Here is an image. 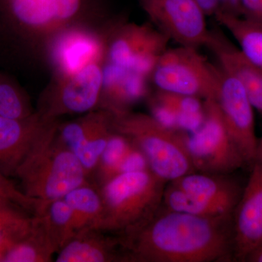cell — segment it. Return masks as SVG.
I'll return each mask as SVG.
<instances>
[{"label":"cell","mask_w":262,"mask_h":262,"mask_svg":"<svg viewBox=\"0 0 262 262\" xmlns=\"http://www.w3.org/2000/svg\"><path fill=\"white\" fill-rule=\"evenodd\" d=\"M111 0H0V65L46 66L48 48L71 27H101L114 15Z\"/></svg>","instance_id":"1"},{"label":"cell","mask_w":262,"mask_h":262,"mask_svg":"<svg viewBox=\"0 0 262 262\" xmlns=\"http://www.w3.org/2000/svg\"><path fill=\"white\" fill-rule=\"evenodd\" d=\"M120 236L130 262L234 261L232 217L196 216L161 206L144 225Z\"/></svg>","instance_id":"2"},{"label":"cell","mask_w":262,"mask_h":262,"mask_svg":"<svg viewBox=\"0 0 262 262\" xmlns=\"http://www.w3.org/2000/svg\"><path fill=\"white\" fill-rule=\"evenodd\" d=\"M166 182L150 170L119 174L100 187L103 204L101 230L125 235L158 211Z\"/></svg>","instance_id":"3"},{"label":"cell","mask_w":262,"mask_h":262,"mask_svg":"<svg viewBox=\"0 0 262 262\" xmlns=\"http://www.w3.org/2000/svg\"><path fill=\"white\" fill-rule=\"evenodd\" d=\"M57 127L15 173L21 190L37 201L64 198L75 188L91 182L80 160L60 139Z\"/></svg>","instance_id":"4"},{"label":"cell","mask_w":262,"mask_h":262,"mask_svg":"<svg viewBox=\"0 0 262 262\" xmlns=\"http://www.w3.org/2000/svg\"><path fill=\"white\" fill-rule=\"evenodd\" d=\"M114 130L125 136L145 155L149 169L166 182L195 172L188 154L186 131L170 128L150 114H113Z\"/></svg>","instance_id":"5"},{"label":"cell","mask_w":262,"mask_h":262,"mask_svg":"<svg viewBox=\"0 0 262 262\" xmlns=\"http://www.w3.org/2000/svg\"><path fill=\"white\" fill-rule=\"evenodd\" d=\"M106 61L149 79L170 39L150 22L136 24L114 15L103 25Z\"/></svg>","instance_id":"6"},{"label":"cell","mask_w":262,"mask_h":262,"mask_svg":"<svg viewBox=\"0 0 262 262\" xmlns=\"http://www.w3.org/2000/svg\"><path fill=\"white\" fill-rule=\"evenodd\" d=\"M221 75L198 48L179 46L167 48L149 79L157 90L192 96L206 101L218 99Z\"/></svg>","instance_id":"7"},{"label":"cell","mask_w":262,"mask_h":262,"mask_svg":"<svg viewBox=\"0 0 262 262\" xmlns=\"http://www.w3.org/2000/svg\"><path fill=\"white\" fill-rule=\"evenodd\" d=\"M204 108L203 125L194 132H187L186 137L188 154L194 170L231 174L247 167L226 129L217 100H206Z\"/></svg>","instance_id":"8"},{"label":"cell","mask_w":262,"mask_h":262,"mask_svg":"<svg viewBox=\"0 0 262 262\" xmlns=\"http://www.w3.org/2000/svg\"><path fill=\"white\" fill-rule=\"evenodd\" d=\"M103 63H92L72 75L52 77L39 97L36 112L56 121L65 115H84L98 108Z\"/></svg>","instance_id":"9"},{"label":"cell","mask_w":262,"mask_h":262,"mask_svg":"<svg viewBox=\"0 0 262 262\" xmlns=\"http://www.w3.org/2000/svg\"><path fill=\"white\" fill-rule=\"evenodd\" d=\"M149 22L179 46L206 47V15L194 0H138Z\"/></svg>","instance_id":"10"},{"label":"cell","mask_w":262,"mask_h":262,"mask_svg":"<svg viewBox=\"0 0 262 262\" xmlns=\"http://www.w3.org/2000/svg\"><path fill=\"white\" fill-rule=\"evenodd\" d=\"M103 27L79 26L58 34L46 55V66L51 70L52 77L72 75L92 63H104L106 44Z\"/></svg>","instance_id":"11"},{"label":"cell","mask_w":262,"mask_h":262,"mask_svg":"<svg viewBox=\"0 0 262 262\" xmlns=\"http://www.w3.org/2000/svg\"><path fill=\"white\" fill-rule=\"evenodd\" d=\"M221 72L217 101L222 119L231 139L238 148L247 167L251 168L258 142L255 132L254 108L241 82L223 70Z\"/></svg>","instance_id":"12"},{"label":"cell","mask_w":262,"mask_h":262,"mask_svg":"<svg viewBox=\"0 0 262 262\" xmlns=\"http://www.w3.org/2000/svg\"><path fill=\"white\" fill-rule=\"evenodd\" d=\"M113 132V114L102 108L59 122L57 127V134L80 160L89 181Z\"/></svg>","instance_id":"13"},{"label":"cell","mask_w":262,"mask_h":262,"mask_svg":"<svg viewBox=\"0 0 262 262\" xmlns=\"http://www.w3.org/2000/svg\"><path fill=\"white\" fill-rule=\"evenodd\" d=\"M58 122L46 120L36 111L24 119L0 117V172L15 177L24 160L51 135Z\"/></svg>","instance_id":"14"},{"label":"cell","mask_w":262,"mask_h":262,"mask_svg":"<svg viewBox=\"0 0 262 262\" xmlns=\"http://www.w3.org/2000/svg\"><path fill=\"white\" fill-rule=\"evenodd\" d=\"M234 261L262 244V164L255 161L232 217Z\"/></svg>","instance_id":"15"},{"label":"cell","mask_w":262,"mask_h":262,"mask_svg":"<svg viewBox=\"0 0 262 262\" xmlns=\"http://www.w3.org/2000/svg\"><path fill=\"white\" fill-rule=\"evenodd\" d=\"M98 108L113 115L132 111L149 96V78L135 72L104 62Z\"/></svg>","instance_id":"16"},{"label":"cell","mask_w":262,"mask_h":262,"mask_svg":"<svg viewBox=\"0 0 262 262\" xmlns=\"http://www.w3.org/2000/svg\"><path fill=\"white\" fill-rule=\"evenodd\" d=\"M206 47L215 56L221 70L241 82L253 108L262 114V69L248 59L237 46L218 31H211Z\"/></svg>","instance_id":"17"},{"label":"cell","mask_w":262,"mask_h":262,"mask_svg":"<svg viewBox=\"0 0 262 262\" xmlns=\"http://www.w3.org/2000/svg\"><path fill=\"white\" fill-rule=\"evenodd\" d=\"M57 254L56 262H130L121 236L99 229L77 232Z\"/></svg>","instance_id":"18"},{"label":"cell","mask_w":262,"mask_h":262,"mask_svg":"<svg viewBox=\"0 0 262 262\" xmlns=\"http://www.w3.org/2000/svg\"><path fill=\"white\" fill-rule=\"evenodd\" d=\"M207 203L225 208L233 213L245 185L231 174L192 172L170 182Z\"/></svg>","instance_id":"19"},{"label":"cell","mask_w":262,"mask_h":262,"mask_svg":"<svg viewBox=\"0 0 262 262\" xmlns=\"http://www.w3.org/2000/svg\"><path fill=\"white\" fill-rule=\"evenodd\" d=\"M214 16L234 38L244 56L262 69V24L222 10Z\"/></svg>","instance_id":"20"},{"label":"cell","mask_w":262,"mask_h":262,"mask_svg":"<svg viewBox=\"0 0 262 262\" xmlns=\"http://www.w3.org/2000/svg\"><path fill=\"white\" fill-rule=\"evenodd\" d=\"M63 198L72 208L76 234L85 229H101L103 204L100 188L96 184H84L71 191Z\"/></svg>","instance_id":"21"},{"label":"cell","mask_w":262,"mask_h":262,"mask_svg":"<svg viewBox=\"0 0 262 262\" xmlns=\"http://www.w3.org/2000/svg\"><path fill=\"white\" fill-rule=\"evenodd\" d=\"M58 249L39 217L34 215L32 229L5 255L3 262H49Z\"/></svg>","instance_id":"22"},{"label":"cell","mask_w":262,"mask_h":262,"mask_svg":"<svg viewBox=\"0 0 262 262\" xmlns=\"http://www.w3.org/2000/svg\"><path fill=\"white\" fill-rule=\"evenodd\" d=\"M34 215L42 222L58 252L77 232L72 208L63 198L42 202Z\"/></svg>","instance_id":"23"},{"label":"cell","mask_w":262,"mask_h":262,"mask_svg":"<svg viewBox=\"0 0 262 262\" xmlns=\"http://www.w3.org/2000/svg\"><path fill=\"white\" fill-rule=\"evenodd\" d=\"M149 96L171 112L177 119L179 130L192 133L203 125L205 120L203 100L160 90Z\"/></svg>","instance_id":"24"},{"label":"cell","mask_w":262,"mask_h":262,"mask_svg":"<svg viewBox=\"0 0 262 262\" xmlns=\"http://www.w3.org/2000/svg\"><path fill=\"white\" fill-rule=\"evenodd\" d=\"M162 206L170 211L206 218L233 217V213L225 208L191 195L171 182L165 186Z\"/></svg>","instance_id":"25"},{"label":"cell","mask_w":262,"mask_h":262,"mask_svg":"<svg viewBox=\"0 0 262 262\" xmlns=\"http://www.w3.org/2000/svg\"><path fill=\"white\" fill-rule=\"evenodd\" d=\"M130 146V141L127 137L114 130L91 174L90 182L100 188L119 175Z\"/></svg>","instance_id":"26"},{"label":"cell","mask_w":262,"mask_h":262,"mask_svg":"<svg viewBox=\"0 0 262 262\" xmlns=\"http://www.w3.org/2000/svg\"><path fill=\"white\" fill-rule=\"evenodd\" d=\"M34 113L28 96L20 84L0 71V117L24 119Z\"/></svg>","instance_id":"27"},{"label":"cell","mask_w":262,"mask_h":262,"mask_svg":"<svg viewBox=\"0 0 262 262\" xmlns=\"http://www.w3.org/2000/svg\"><path fill=\"white\" fill-rule=\"evenodd\" d=\"M0 201L8 202L20 207L34 215L40 207L42 201L29 198L15 186L9 177L0 172Z\"/></svg>","instance_id":"28"},{"label":"cell","mask_w":262,"mask_h":262,"mask_svg":"<svg viewBox=\"0 0 262 262\" xmlns=\"http://www.w3.org/2000/svg\"><path fill=\"white\" fill-rule=\"evenodd\" d=\"M34 225V215L24 220L0 225V262L18 241L30 232Z\"/></svg>","instance_id":"29"},{"label":"cell","mask_w":262,"mask_h":262,"mask_svg":"<svg viewBox=\"0 0 262 262\" xmlns=\"http://www.w3.org/2000/svg\"><path fill=\"white\" fill-rule=\"evenodd\" d=\"M146 170L150 169L145 155L143 154L142 151L137 146L131 142L130 149L122 161L120 173Z\"/></svg>","instance_id":"30"},{"label":"cell","mask_w":262,"mask_h":262,"mask_svg":"<svg viewBox=\"0 0 262 262\" xmlns=\"http://www.w3.org/2000/svg\"><path fill=\"white\" fill-rule=\"evenodd\" d=\"M31 215H33L20 207L0 201V225L24 220Z\"/></svg>","instance_id":"31"},{"label":"cell","mask_w":262,"mask_h":262,"mask_svg":"<svg viewBox=\"0 0 262 262\" xmlns=\"http://www.w3.org/2000/svg\"><path fill=\"white\" fill-rule=\"evenodd\" d=\"M241 16L262 24V0H241Z\"/></svg>","instance_id":"32"},{"label":"cell","mask_w":262,"mask_h":262,"mask_svg":"<svg viewBox=\"0 0 262 262\" xmlns=\"http://www.w3.org/2000/svg\"><path fill=\"white\" fill-rule=\"evenodd\" d=\"M206 16L214 15L221 8L220 0H194Z\"/></svg>","instance_id":"33"},{"label":"cell","mask_w":262,"mask_h":262,"mask_svg":"<svg viewBox=\"0 0 262 262\" xmlns=\"http://www.w3.org/2000/svg\"><path fill=\"white\" fill-rule=\"evenodd\" d=\"M246 262H262V244L250 253Z\"/></svg>","instance_id":"34"},{"label":"cell","mask_w":262,"mask_h":262,"mask_svg":"<svg viewBox=\"0 0 262 262\" xmlns=\"http://www.w3.org/2000/svg\"><path fill=\"white\" fill-rule=\"evenodd\" d=\"M255 161L262 164V137L258 139L257 146H256V156Z\"/></svg>","instance_id":"35"}]
</instances>
